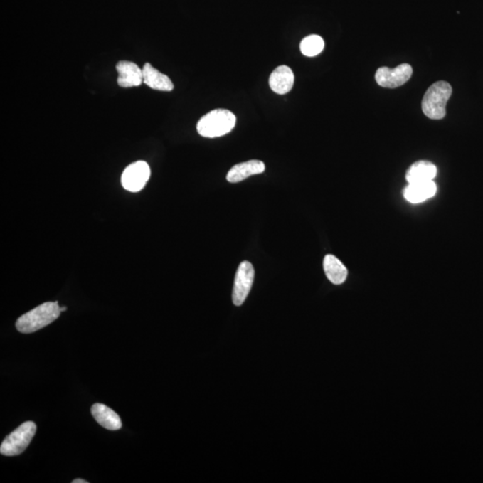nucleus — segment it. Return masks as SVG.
Wrapping results in <instances>:
<instances>
[{
    "label": "nucleus",
    "instance_id": "nucleus-1",
    "mask_svg": "<svg viewBox=\"0 0 483 483\" xmlns=\"http://www.w3.org/2000/svg\"><path fill=\"white\" fill-rule=\"evenodd\" d=\"M61 314L58 302H48L21 316L16 322V329L21 333L30 334L51 324Z\"/></svg>",
    "mask_w": 483,
    "mask_h": 483
},
{
    "label": "nucleus",
    "instance_id": "nucleus-2",
    "mask_svg": "<svg viewBox=\"0 0 483 483\" xmlns=\"http://www.w3.org/2000/svg\"><path fill=\"white\" fill-rule=\"evenodd\" d=\"M236 117L230 110L218 109L210 111L201 118L197 131L201 137L217 138L224 137L234 129Z\"/></svg>",
    "mask_w": 483,
    "mask_h": 483
},
{
    "label": "nucleus",
    "instance_id": "nucleus-3",
    "mask_svg": "<svg viewBox=\"0 0 483 483\" xmlns=\"http://www.w3.org/2000/svg\"><path fill=\"white\" fill-rule=\"evenodd\" d=\"M452 95V87L445 81L434 83L423 97V113L430 120H442L446 116V106Z\"/></svg>",
    "mask_w": 483,
    "mask_h": 483
},
{
    "label": "nucleus",
    "instance_id": "nucleus-4",
    "mask_svg": "<svg viewBox=\"0 0 483 483\" xmlns=\"http://www.w3.org/2000/svg\"><path fill=\"white\" fill-rule=\"evenodd\" d=\"M37 427L33 422L21 425L6 437L0 447V453L6 457H15L22 454L29 446L36 433Z\"/></svg>",
    "mask_w": 483,
    "mask_h": 483
},
{
    "label": "nucleus",
    "instance_id": "nucleus-5",
    "mask_svg": "<svg viewBox=\"0 0 483 483\" xmlns=\"http://www.w3.org/2000/svg\"><path fill=\"white\" fill-rule=\"evenodd\" d=\"M255 271L253 264L249 262L240 263L238 271H236L234 290H233V303L236 307H240L244 304L245 299L248 298L250 291L255 280Z\"/></svg>",
    "mask_w": 483,
    "mask_h": 483
},
{
    "label": "nucleus",
    "instance_id": "nucleus-6",
    "mask_svg": "<svg viewBox=\"0 0 483 483\" xmlns=\"http://www.w3.org/2000/svg\"><path fill=\"white\" fill-rule=\"evenodd\" d=\"M151 176V169L145 161H137L124 170L121 182L124 189L137 193L144 189Z\"/></svg>",
    "mask_w": 483,
    "mask_h": 483
},
{
    "label": "nucleus",
    "instance_id": "nucleus-7",
    "mask_svg": "<svg viewBox=\"0 0 483 483\" xmlns=\"http://www.w3.org/2000/svg\"><path fill=\"white\" fill-rule=\"evenodd\" d=\"M413 75V68L409 64H402L395 68H378L375 79L378 85L384 88L394 89L405 85Z\"/></svg>",
    "mask_w": 483,
    "mask_h": 483
},
{
    "label": "nucleus",
    "instance_id": "nucleus-8",
    "mask_svg": "<svg viewBox=\"0 0 483 483\" xmlns=\"http://www.w3.org/2000/svg\"><path fill=\"white\" fill-rule=\"evenodd\" d=\"M118 73L117 83L122 88H131L141 85L144 83L142 68L134 62L120 61L117 64Z\"/></svg>",
    "mask_w": 483,
    "mask_h": 483
},
{
    "label": "nucleus",
    "instance_id": "nucleus-9",
    "mask_svg": "<svg viewBox=\"0 0 483 483\" xmlns=\"http://www.w3.org/2000/svg\"><path fill=\"white\" fill-rule=\"evenodd\" d=\"M271 90L277 95H284L293 88L294 75L293 71L287 65H280L270 76Z\"/></svg>",
    "mask_w": 483,
    "mask_h": 483
},
{
    "label": "nucleus",
    "instance_id": "nucleus-10",
    "mask_svg": "<svg viewBox=\"0 0 483 483\" xmlns=\"http://www.w3.org/2000/svg\"><path fill=\"white\" fill-rule=\"evenodd\" d=\"M264 171H265V164L262 161L253 159V161L239 163L233 166L228 173L227 180L229 183H238Z\"/></svg>",
    "mask_w": 483,
    "mask_h": 483
},
{
    "label": "nucleus",
    "instance_id": "nucleus-11",
    "mask_svg": "<svg viewBox=\"0 0 483 483\" xmlns=\"http://www.w3.org/2000/svg\"><path fill=\"white\" fill-rule=\"evenodd\" d=\"M437 186L434 181L409 184L404 190L406 201L411 203H420L435 196Z\"/></svg>",
    "mask_w": 483,
    "mask_h": 483
},
{
    "label": "nucleus",
    "instance_id": "nucleus-12",
    "mask_svg": "<svg viewBox=\"0 0 483 483\" xmlns=\"http://www.w3.org/2000/svg\"><path fill=\"white\" fill-rule=\"evenodd\" d=\"M142 75H144V83L149 88L161 90V92H171L174 89L171 79L149 63H146L142 68Z\"/></svg>",
    "mask_w": 483,
    "mask_h": 483
},
{
    "label": "nucleus",
    "instance_id": "nucleus-13",
    "mask_svg": "<svg viewBox=\"0 0 483 483\" xmlns=\"http://www.w3.org/2000/svg\"><path fill=\"white\" fill-rule=\"evenodd\" d=\"M92 415L103 428L109 430H118L122 428V422H121L120 415L105 405L99 404V403L93 405Z\"/></svg>",
    "mask_w": 483,
    "mask_h": 483
},
{
    "label": "nucleus",
    "instance_id": "nucleus-14",
    "mask_svg": "<svg viewBox=\"0 0 483 483\" xmlns=\"http://www.w3.org/2000/svg\"><path fill=\"white\" fill-rule=\"evenodd\" d=\"M437 173V166L433 163L420 161L410 166L405 177L409 184L426 182L435 179Z\"/></svg>",
    "mask_w": 483,
    "mask_h": 483
},
{
    "label": "nucleus",
    "instance_id": "nucleus-15",
    "mask_svg": "<svg viewBox=\"0 0 483 483\" xmlns=\"http://www.w3.org/2000/svg\"><path fill=\"white\" fill-rule=\"evenodd\" d=\"M323 269L330 282L341 285L345 282L349 271L336 256L328 255L323 260Z\"/></svg>",
    "mask_w": 483,
    "mask_h": 483
},
{
    "label": "nucleus",
    "instance_id": "nucleus-16",
    "mask_svg": "<svg viewBox=\"0 0 483 483\" xmlns=\"http://www.w3.org/2000/svg\"><path fill=\"white\" fill-rule=\"evenodd\" d=\"M323 48H324V41L319 36L305 37L300 45L302 53L307 57H315L321 53Z\"/></svg>",
    "mask_w": 483,
    "mask_h": 483
},
{
    "label": "nucleus",
    "instance_id": "nucleus-17",
    "mask_svg": "<svg viewBox=\"0 0 483 483\" xmlns=\"http://www.w3.org/2000/svg\"><path fill=\"white\" fill-rule=\"evenodd\" d=\"M72 482L73 483H88V482L85 481V479H74V481H73Z\"/></svg>",
    "mask_w": 483,
    "mask_h": 483
},
{
    "label": "nucleus",
    "instance_id": "nucleus-18",
    "mask_svg": "<svg viewBox=\"0 0 483 483\" xmlns=\"http://www.w3.org/2000/svg\"><path fill=\"white\" fill-rule=\"evenodd\" d=\"M67 310H68V308H67V307H60V311H61V312H65V311H67Z\"/></svg>",
    "mask_w": 483,
    "mask_h": 483
}]
</instances>
